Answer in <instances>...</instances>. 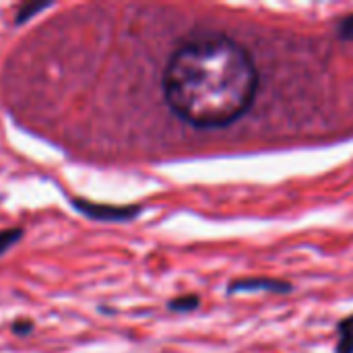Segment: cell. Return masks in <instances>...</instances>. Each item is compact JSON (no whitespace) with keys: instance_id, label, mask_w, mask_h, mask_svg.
<instances>
[{"instance_id":"cell-1","label":"cell","mask_w":353,"mask_h":353,"mask_svg":"<svg viewBox=\"0 0 353 353\" xmlns=\"http://www.w3.org/2000/svg\"><path fill=\"white\" fill-rule=\"evenodd\" d=\"M256 91L259 70L250 52L223 33L180 43L163 70L170 110L196 128H221L240 120Z\"/></svg>"},{"instance_id":"cell-2","label":"cell","mask_w":353,"mask_h":353,"mask_svg":"<svg viewBox=\"0 0 353 353\" xmlns=\"http://www.w3.org/2000/svg\"><path fill=\"white\" fill-rule=\"evenodd\" d=\"M230 294L238 292H271V294H288L292 292V285L281 279H271V277H246V279H236L228 288Z\"/></svg>"},{"instance_id":"cell-3","label":"cell","mask_w":353,"mask_h":353,"mask_svg":"<svg viewBox=\"0 0 353 353\" xmlns=\"http://www.w3.org/2000/svg\"><path fill=\"white\" fill-rule=\"evenodd\" d=\"M74 207L79 211H83L89 217H97V219H130L139 213L137 207H103V205H91V203H74Z\"/></svg>"},{"instance_id":"cell-4","label":"cell","mask_w":353,"mask_h":353,"mask_svg":"<svg viewBox=\"0 0 353 353\" xmlns=\"http://www.w3.org/2000/svg\"><path fill=\"white\" fill-rule=\"evenodd\" d=\"M337 335L339 339H337L335 353H353V314L339 323Z\"/></svg>"},{"instance_id":"cell-5","label":"cell","mask_w":353,"mask_h":353,"mask_svg":"<svg viewBox=\"0 0 353 353\" xmlns=\"http://www.w3.org/2000/svg\"><path fill=\"white\" fill-rule=\"evenodd\" d=\"M199 306H201L199 296H180V298H176V300H172V302H170V310H174V312H182V314L192 312V310H196Z\"/></svg>"},{"instance_id":"cell-6","label":"cell","mask_w":353,"mask_h":353,"mask_svg":"<svg viewBox=\"0 0 353 353\" xmlns=\"http://www.w3.org/2000/svg\"><path fill=\"white\" fill-rule=\"evenodd\" d=\"M21 240V230H6V232H0V256L14 244Z\"/></svg>"},{"instance_id":"cell-7","label":"cell","mask_w":353,"mask_h":353,"mask_svg":"<svg viewBox=\"0 0 353 353\" xmlns=\"http://www.w3.org/2000/svg\"><path fill=\"white\" fill-rule=\"evenodd\" d=\"M337 37L343 41H353V14H347L337 25Z\"/></svg>"},{"instance_id":"cell-8","label":"cell","mask_w":353,"mask_h":353,"mask_svg":"<svg viewBox=\"0 0 353 353\" xmlns=\"http://www.w3.org/2000/svg\"><path fill=\"white\" fill-rule=\"evenodd\" d=\"M29 331H31V323H21V325H14L12 327V333H19V335L29 333Z\"/></svg>"}]
</instances>
